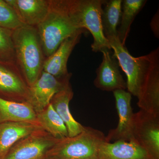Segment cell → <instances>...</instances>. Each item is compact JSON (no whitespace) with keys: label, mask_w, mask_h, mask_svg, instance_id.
Wrapping results in <instances>:
<instances>
[{"label":"cell","mask_w":159,"mask_h":159,"mask_svg":"<svg viewBox=\"0 0 159 159\" xmlns=\"http://www.w3.org/2000/svg\"><path fill=\"white\" fill-rule=\"evenodd\" d=\"M42 127L30 122H7L0 123V159H4L15 144Z\"/></svg>","instance_id":"16"},{"label":"cell","mask_w":159,"mask_h":159,"mask_svg":"<svg viewBox=\"0 0 159 159\" xmlns=\"http://www.w3.org/2000/svg\"><path fill=\"white\" fill-rule=\"evenodd\" d=\"M72 74L58 78L42 71L37 80L29 87L27 102L34 111L39 112L50 104L52 98L70 83Z\"/></svg>","instance_id":"9"},{"label":"cell","mask_w":159,"mask_h":159,"mask_svg":"<svg viewBox=\"0 0 159 159\" xmlns=\"http://www.w3.org/2000/svg\"><path fill=\"white\" fill-rule=\"evenodd\" d=\"M36 119L42 128L55 139L60 140L69 137L65 124L51 103L36 113Z\"/></svg>","instance_id":"19"},{"label":"cell","mask_w":159,"mask_h":159,"mask_svg":"<svg viewBox=\"0 0 159 159\" xmlns=\"http://www.w3.org/2000/svg\"><path fill=\"white\" fill-rule=\"evenodd\" d=\"M12 31L0 27V61L16 63Z\"/></svg>","instance_id":"22"},{"label":"cell","mask_w":159,"mask_h":159,"mask_svg":"<svg viewBox=\"0 0 159 159\" xmlns=\"http://www.w3.org/2000/svg\"><path fill=\"white\" fill-rule=\"evenodd\" d=\"M116 107L119 116L117 127L109 131L106 142H128L133 139L134 113L132 108V95L125 90L114 91Z\"/></svg>","instance_id":"11"},{"label":"cell","mask_w":159,"mask_h":159,"mask_svg":"<svg viewBox=\"0 0 159 159\" xmlns=\"http://www.w3.org/2000/svg\"><path fill=\"white\" fill-rule=\"evenodd\" d=\"M105 0H74L76 15L83 29L90 32L93 38L91 45L94 52L109 50L110 43L102 29L101 14Z\"/></svg>","instance_id":"4"},{"label":"cell","mask_w":159,"mask_h":159,"mask_svg":"<svg viewBox=\"0 0 159 159\" xmlns=\"http://www.w3.org/2000/svg\"><path fill=\"white\" fill-rule=\"evenodd\" d=\"M122 0L106 1L102 8L101 20L103 33L108 40L118 37L117 27L122 14Z\"/></svg>","instance_id":"20"},{"label":"cell","mask_w":159,"mask_h":159,"mask_svg":"<svg viewBox=\"0 0 159 159\" xmlns=\"http://www.w3.org/2000/svg\"><path fill=\"white\" fill-rule=\"evenodd\" d=\"M86 32V29H82L63 41L57 50L45 60L43 70L58 78L68 76L70 74L67 67L69 57L79 43L81 35Z\"/></svg>","instance_id":"13"},{"label":"cell","mask_w":159,"mask_h":159,"mask_svg":"<svg viewBox=\"0 0 159 159\" xmlns=\"http://www.w3.org/2000/svg\"><path fill=\"white\" fill-rule=\"evenodd\" d=\"M148 55L149 64L137 97V104L141 110L159 116V48Z\"/></svg>","instance_id":"6"},{"label":"cell","mask_w":159,"mask_h":159,"mask_svg":"<svg viewBox=\"0 0 159 159\" xmlns=\"http://www.w3.org/2000/svg\"><path fill=\"white\" fill-rule=\"evenodd\" d=\"M150 28L155 36L157 38L159 37V9L154 16L150 22Z\"/></svg>","instance_id":"24"},{"label":"cell","mask_w":159,"mask_h":159,"mask_svg":"<svg viewBox=\"0 0 159 159\" xmlns=\"http://www.w3.org/2000/svg\"><path fill=\"white\" fill-rule=\"evenodd\" d=\"M59 140L40 129L20 140L4 159H45L48 151Z\"/></svg>","instance_id":"7"},{"label":"cell","mask_w":159,"mask_h":159,"mask_svg":"<svg viewBox=\"0 0 159 159\" xmlns=\"http://www.w3.org/2000/svg\"><path fill=\"white\" fill-rule=\"evenodd\" d=\"M7 122H30L39 124L36 112L28 102L9 101L0 98V123Z\"/></svg>","instance_id":"18"},{"label":"cell","mask_w":159,"mask_h":159,"mask_svg":"<svg viewBox=\"0 0 159 159\" xmlns=\"http://www.w3.org/2000/svg\"><path fill=\"white\" fill-rule=\"evenodd\" d=\"M97 159H154L133 139L128 142H105L100 146Z\"/></svg>","instance_id":"14"},{"label":"cell","mask_w":159,"mask_h":159,"mask_svg":"<svg viewBox=\"0 0 159 159\" xmlns=\"http://www.w3.org/2000/svg\"><path fill=\"white\" fill-rule=\"evenodd\" d=\"M25 25L35 27L44 19L50 0H5Z\"/></svg>","instance_id":"15"},{"label":"cell","mask_w":159,"mask_h":159,"mask_svg":"<svg viewBox=\"0 0 159 159\" xmlns=\"http://www.w3.org/2000/svg\"><path fill=\"white\" fill-rule=\"evenodd\" d=\"M74 92L70 83L55 94L51 99V105L65 124L68 136H75L80 133L84 126L77 122L71 114L69 103L73 99Z\"/></svg>","instance_id":"17"},{"label":"cell","mask_w":159,"mask_h":159,"mask_svg":"<svg viewBox=\"0 0 159 159\" xmlns=\"http://www.w3.org/2000/svg\"><path fill=\"white\" fill-rule=\"evenodd\" d=\"M16 61L29 87L43 71L45 57L35 27L24 25L12 31Z\"/></svg>","instance_id":"2"},{"label":"cell","mask_w":159,"mask_h":159,"mask_svg":"<svg viewBox=\"0 0 159 159\" xmlns=\"http://www.w3.org/2000/svg\"><path fill=\"white\" fill-rule=\"evenodd\" d=\"M113 55L116 58L119 66L127 77V89L129 93L138 97L139 90L149 64L148 54L139 57L132 56L118 37L108 39Z\"/></svg>","instance_id":"5"},{"label":"cell","mask_w":159,"mask_h":159,"mask_svg":"<svg viewBox=\"0 0 159 159\" xmlns=\"http://www.w3.org/2000/svg\"><path fill=\"white\" fill-rule=\"evenodd\" d=\"M132 139L159 159V116L141 110L134 113Z\"/></svg>","instance_id":"8"},{"label":"cell","mask_w":159,"mask_h":159,"mask_svg":"<svg viewBox=\"0 0 159 159\" xmlns=\"http://www.w3.org/2000/svg\"><path fill=\"white\" fill-rule=\"evenodd\" d=\"M146 2L145 0L122 1L120 26L117 30V33L119 40L123 45L125 46L132 23Z\"/></svg>","instance_id":"21"},{"label":"cell","mask_w":159,"mask_h":159,"mask_svg":"<svg viewBox=\"0 0 159 159\" xmlns=\"http://www.w3.org/2000/svg\"><path fill=\"white\" fill-rule=\"evenodd\" d=\"M105 142L102 131L84 126L77 135L59 140L48 151L45 159H97L99 148Z\"/></svg>","instance_id":"3"},{"label":"cell","mask_w":159,"mask_h":159,"mask_svg":"<svg viewBox=\"0 0 159 159\" xmlns=\"http://www.w3.org/2000/svg\"><path fill=\"white\" fill-rule=\"evenodd\" d=\"M36 28L45 59L63 41L84 29L76 15L74 0H50L48 14Z\"/></svg>","instance_id":"1"},{"label":"cell","mask_w":159,"mask_h":159,"mask_svg":"<svg viewBox=\"0 0 159 159\" xmlns=\"http://www.w3.org/2000/svg\"><path fill=\"white\" fill-rule=\"evenodd\" d=\"M24 25L11 6L0 0V27L13 31Z\"/></svg>","instance_id":"23"},{"label":"cell","mask_w":159,"mask_h":159,"mask_svg":"<svg viewBox=\"0 0 159 159\" xmlns=\"http://www.w3.org/2000/svg\"><path fill=\"white\" fill-rule=\"evenodd\" d=\"M109 50L102 51V62L96 71L94 84L97 89L106 92L127 89V84L121 74L116 58Z\"/></svg>","instance_id":"12"},{"label":"cell","mask_w":159,"mask_h":159,"mask_svg":"<svg viewBox=\"0 0 159 159\" xmlns=\"http://www.w3.org/2000/svg\"><path fill=\"white\" fill-rule=\"evenodd\" d=\"M29 88L16 63L0 61V98L27 102Z\"/></svg>","instance_id":"10"}]
</instances>
